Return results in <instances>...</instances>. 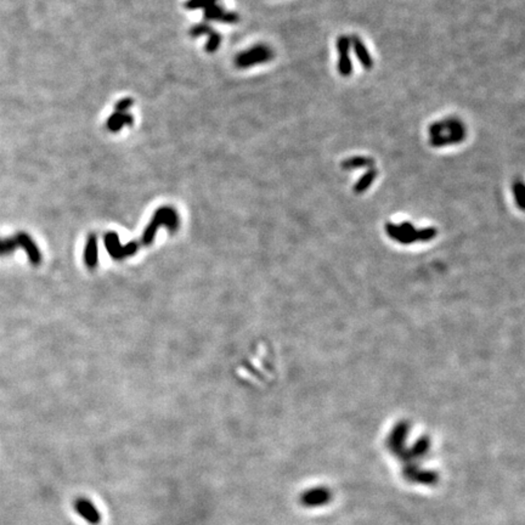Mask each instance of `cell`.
Wrapping results in <instances>:
<instances>
[{"label":"cell","instance_id":"obj_1","mask_svg":"<svg viewBox=\"0 0 525 525\" xmlns=\"http://www.w3.org/2000/svg\"><path fill=\"white\" fill-rule=\"evenodd\" d=\"M179 216L172 207H162L158 209L153 218L151 219L150 224L145 229L144 235L139 242L128 243L127 246H122L119 242V237L115 232L106 233L103 240H105V246L107 248L108 253L112 258L115 259H123L127 257L131 256L142 246H150L152 243L153 238L156 237V232L161 226L168 227L169 231H175L179 227Z\"/></svg>","mask_w":525,"mask_h":525},{"label":"cell","instance_id":"obj_2","mask_svg":"<svg viewBox=\"0 0 525 525\" xmlns=\"http://www.w3.org/2000/svg\"><path fill=\"white\" fill-rule=\"evenodd\" d=\"M274 58V51L267 45L258 44L240 52L235 58V65L238 68H248L252 66L269 62Z\"/></svg>","mask_w":525,"mask_h":525},{"label":"cell","instance_id":"obj_3","mask_svg":"<svg viewBox=\"0 0 525 525\" xmlns=\"http://www.w3.org/2000/svg\"><path fill=\"white\" fill-rule=\"evenodd\" d=\"M73 508L89 524L97 525L101 522V514H100L99 510L88 498H77L73 502Z\"/></svg>","mask_w":525,"mask_h":525},{"label":"cell","instance_id":"obj_4","mask_svg":"<svg viewBox=\"0 0 525 525\" xmlns=\"http://www.w3.org/2000/svg\"><path fill=\"white\" fill-rule=\"evenodd\" d=\"M331 501V492L326 487H314L301 495V503L304 507H320Z\"/></svg>","mask_w":525,"mask_h":525},{"label":"cell","instance_id":"obj_5","mask_svg":"<svg viewBox=\"0 0 525 525\" xmlns=\"http://www.w3.org/2000/svg\"><path fill=\"white\" fill-rule=\"evenodd\" d=\"M204 18L207 21H218L222 23H236L240 20L236 12L226 11L219 4H214L204 9Z\"/></svg>","mask_w":525,"mask_h":525},{"label":"cell","instance_id":"obj_6","mask_svg":"<svg viewBox=\"0 0 525 525\" xmlns=\"http://www.w3.org/2000/svg\"><path fill=\"white\" fill-rule=\"evenodd\" d=\"M16 238H17L18 247L25 249V252L27 253L29 261L33 265H38L42 262V254L39 248L37 247V245L34 243L33 238L31 236L27 235L26 232H17L16 233Z\"/></svg>","mask_w":525,"mask_h":525},{"label":"cell","instance_id":"obj_7","mask_svg":"<svg viewBox=\"0 0 525 525\" xmlns=\"http://www.w3.org/2000/svg\"><path fill=\"white\" fill-rule=\"evenodd\" d=\"M350 41H351V47L354 49L355 55H356L357 60L361 62V65L364 66L366 70H371L373 66V60L371 57L370 52L366 49L365 44L362 43L361 39L357 36H351L350 37Z\"/></svg>","mask_w":525,"mask_h":525},{"label":"cell","instance_id":"obj_8","mask_svg":"<svg viewBox=\"0 0 525 525\" xmlns=\"http://www.w3.org/2000/svg\"><path fill=\"white\" fill-rule=\"evenodd\" d=\"M132 123H134V118L129 112H115L108 117L106 127L110 131L117 132L124 126H131Z\"/></svg>","mask_w":525,"mask_h":525},{"label":"cell","instance_id":"obj_9","mask_svg":"<svg viewBox=\"0 0 525 525\" xmlns=\"http://www.w3.org/2000/svg\"><path fill=\"white\" fill-rule=\"evenodd\" d=\"M97 238L94 233L88 237L86 248H84V262L87 266L95 267L97 265Z\"/></svg>","mask_w":525,"mask_h":525},{"label":"cell","instance_id":"obj_10","mask_svg":"<svg viewBox=\"0 0 525 525\" xmlns=\"http://www.w3.org/2000/svg\"><path fill=\"white\" fill-rule=\"evenodd\" d=\"M466 135L465 134H445L438 135V136L431 137L429 140V144L433 147H444L447 145H453V144H460L465 140Z\"/></svg>","mask_w":525,"mask_h":525},{"label":"cell","instance_id":"obj_11","mask_svg":"<svg viewBox=\"0 0 525 525\" xmlns=\"http://www.w3.org/2000/svg\"><path fill=\"white\" fill-rule=\"evenodd\" d=\"M373 166H375V160L371 157H364V156L348 158V160H344L341 163L342 169H344V171H351V169L359 168H372Z\"/></svg>","mask_w":525,"mask_h":525},{"label":"cell","instance_id":"obj_12","mask_svg":"<svg viewBox=\"0 0 525 525\" xmlns=\"http://www.w3.org/2000/svg\"><path fill=\"white\" fill-rule=\"evenodd\" d=\"M376 176H377V171L373 168L368 169V171L366 172L361 177H360L359 181L356 182V185H355V187H354L355 192L361 193V192H364L365 190H367L368 187L371 186V184L373 182V180L376 179Z\"/></svg>","mask_w":525,"mask_h":525},{"label":"cell","instance_id":"obj_13","mask_svg":"<svg viewBox=\"0 0 525 525\" xmlns=\"http://www.w3.org/2000/svg\"><path fill=\"white\" fill-rule=\"evenodd\" d=\"M18 247V242L16 236L9 238H0V257H5L11 254Z\"/></svg>","mask_w":525,"mask_h":525},{"label":"cell","instance_id":"obj_14","mask_svg":"<svg viewBox=\"0 0 525 525\" xmlns=\"http://www.w3.org/2000/svg\"><path fill=\"white\" fill-rule=\"evenodd\" d=\"M337 68H338L339 74H342L343 77H348V76H350V74H351V72H352V63H351V60H350L349 55L339 56Z\"/></svg>","mask_w":525,"mask_h":525},{"label":"cell","instance_id":"obj_15","mask_svg":"<svg viewBox=\"0 0 525 525\" xmlns=\"http://www.w3.org/2000/svg\"><path fill=\"white\" fill-rule=\"evenodd\" d=\"M350 47H351V41L349 36H339L337 39V50H338L339 56L349 55Z\"/></svg>","mask_w":525,"mask_h":525},{"label":"cell","instance_id":"obj_16","mask_svg":"<svg viewBox=\"0 0 525 525\" xmlns=\"http://www.w3.org/2000/svg\"><path fill=\"white\" fill-rule=\"evenodd\" d=\"M219 0H187L185 6L189 10H196V9H207V7L212 6L214 4H218Z\"/></svg>","mask_w":525,"mask_h":525},{"label":"cell","instance_id":"obj_17","mask_svg":"<svg viewBox=\"0 0 525 525\" xmlns=\"http://www.w3.org/2000/svg\"><path fill=\"white\" fill-rule=\"evenodd\" d=\"M214 32V29L211 27L209 25H207V23H200V25H196L193 26L192 28L190 29V36L193 37V38H196V37H201V36H209V34H212Z\"/></svg>","mask_w":525,"mask_h":525},{"label":"cell","instance_id":"obj_18","mask_svg":"<svg viewBox=\"0 0 525 525\" xmlns=\"http://www.w3.org/2000/svg\"><path fill=\"white\" fill-rule=\"evenodd\" d=\"M221 43V37L219 33H217L216 31L212 34H209V39L206 44V51L207 52H216L218 50L219 45Z\"/></svg>","mask_w":525,"mask_h":525},{"label":"cell","instance_id":"obj_19","mask_svg":"<svg viewBox=\"0 0 525 525\" xmlns=\"http://www.w3.org/2000/svg\"><path fill=\"white\" fill-rule=\"evenodd\" d=\"M428 131H429V135H431V137L445 134V132H446V123H445V119L432 123L431 126H429Z\"/></svg>","mask_w":525,"mask_h":525},{"label":"cell","instance_id":"obj_20","mask_svg":"<svg viewBox=\"0 0 525 525\" xmlns=\"http://www.w3.org/2000/svg\"><path fill=\"white\" fill-rule=\"evenodd\" d=\"M513 191L514 196H516V200L518 206L521 208H524V193H525V187L524 184L522 181H516L513 185Z\"/></svg>","mask_w":525,"mask_h":525},{"label":"cell","instance_id":"obj_21","mask_svg":"<svg viewBox=\"0 0 525 525\" xmlns=\"http://www.w3.org/2000/svg\"><path fill=\"white\" fill-rule=\"evenodd\" d=\"M132 103H134V100H132L131 97H124V99L119 100L115 106L116 112H128V110L131 107Z\"/></svg>","mask_w":525,"mask_h":525},{"label":"cell","instance_id":"obj_22","mask_svg":"<svg viewBox=\"0 0 525 525\" xmlns=\"http://www.w3.org/2000/svg\"><path fill=\"white\" fill-rule=\"evenodd\" d=\"M427 450H428V440L422 439L421 441H418L417 444H416L415 449H413V452H415V455L421 456V455H423Z\"/></svg>","mask_w":525,"mask_h":525}]
</instances>
